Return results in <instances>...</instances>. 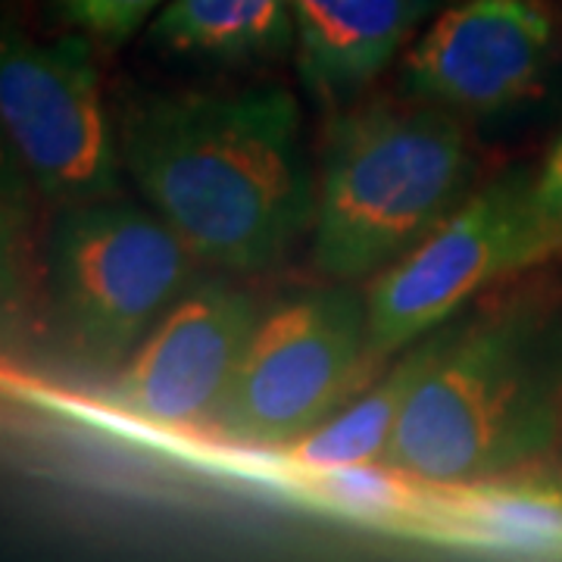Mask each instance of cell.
<instances>
[{
	"mask_svg": "<svg viewBox=\"0 0 562 562\" xmlns=\"http://www.w3.org/2000/svg\"><path fill=\"white\" fill-rule=\"evenodd\" d=\"M116 132L140 198L201 262L266 272L310 232L316 179L288 88L138 94Z\"/></svg>",
	"mask_w": 562,
	"mask_h": 562,
	"instance_id": "cell-1",
	"label": "cell"
},
{
	"mask_svg": "<svg viewBox=\"0 0 562 562\" xmlns=\"http://www.w3.org/2000/svg\"><path fill=\"white\" fill-rule=\"evenodd\" d=\"M562 431V297L528 288L457 319L382 453L406 479L465 487L528 469Z\"/></svg>",
	"mask_w": 562,
	"mask_h": 562,
	"instance_id": "cell-2",
	"label": "cell"
},
{
	"mask_svg": "<svg viewBox=\"0 0 562 562\" xmlns=\"http://www.w3.org/2000/svg\"><path fill=\"white\" fill-rule=\"evenodd\" d=\"M472 179L475 154L457 113L422 101L344 106L322 140L316 269L338 281L379 276L472 194Z\"/></svg>",
	"mask_w": 562,
	"mask_h": 562,
	"instance_id": "cell-3",
	"label": "cell"
},
{
	"mask_svg": "<svg viewBox=\"0 0 562 562\" xmlns=\"http://www.w3.org/2000/svg\"><path fill=\"white\" fill-rule=\"evenodd\" d=\"M194 260L154 210L113 198L66 203L54 216L44 254L57 341L94 375L120 372L198 281Z\"/></svg>",
	"mask_w": 562,
	"mask_h": 562,
	"instance_id": "cell-4",
	"label": "cell"
},
{
	"mask_svg": "<svg viewBox=\"0 0 562 562\" xmlns=\"http://www.w3.org/2000/svg\"><path fill=\"white\" fill-rule=\"evenodd\" d=\"M553 260L538 176L506 169L369 284V366L450 322L487 284Z\"/></svg>",
	"mask_w": 562,
	"mask_h": 562,
	"instance_id": "cell-5",
	"label": "cell"
},
{
	"mask_svg": "<svg viewBox=\"0 0 562 562\" xmlns=\"http://www.w3.org/2000/svg\"><path fill=\"white\" fill-rule=\"evenodd\" d=\"M366 366V294L347 284L291 294L260 319L210 428L244 447L297 443L335 416Z\"/></svg>",
	"mask_w": 562,
	"mask_h": 562,
	"instance_id": "cell-6",
	"label": "cell"
},
{
	"mask_svg": "<svg viewBox=\"0 0 562 562\" xmlns=\"http://www.w3.org/2000/svg\"><path fill=\"white\" fill-rule=\"evenodd\" d=\"M0 120L16 160L57 206L120 191V132L103 101L101 69L81 35H3Z\"/></svg>",
	"mask_w": 562,
	"mask_h": 562,
	"instance_id": "cell-7",
	"label": "cell"
},
{
	"mask_svg": "<svg viewBox=\"0 0 562 562\" xmlns=\"http://www.w3.org/2000/svg\"><path fill=\"white\" fill-rule=\"evenodd\" d=\"M260 319L238 284L194 281L116 372L106 403L166 428L213 425Z\"/></svg>",
	"mask_w": 562,
	"mask_h": 562,
	"instance_id": "cell-8",
	"label": "cell"
},
{
	"mask_svg": "<svg viewBox=\"0 0 562 562\" xmlns=\"http://www.w3.org/2000/svg\"><path fill=\"white\" fill-rule=\"evenodd\" d=\"M553 41L547 0H462L406 50L403 88L457 116L503 113L538 91Z\"/></svg>",
	"mask_w": 562,
	"mask_h": 562,
	"instance_id": "cell-9",
	"label": "cell"
},
{
	"mask_svg": "<svg viewBox=\"0 0 562 562\" xmlns=\"http://www.w3.org/2000/svg\"><path fill=\"white\" fill-rule=\"evenodd\" d=\"M435 0H291L294 63L319 106H350L413 38Z\"/></svg>",
	"mask_w": 562,
	"mask_h": 562,
	"instance_id": "cell-10",
	"label": "cell"
},
{
	"mask_svg": "<svg viewBox=\"0 0 562 562\" xmlns=\"http://www.w3.org/2000/svg\"><path fill=\"white\" fill-rule=\"evenodd\" d=\"M147 41L169 57L210 63H279L294 57L291 0H166Z\"/></svg>",
	"mask_w": 562,
	"mask_h": 562,
	"instance_id": "cell-11",
	"label": "cell"
},
{
	"mask_svg": "<svg viewBox=\"0 0 562 562\" xmlns=\"http://www.w3.org/2000/svg\"><path fill=\"white\" fill-rule=\"evenodd\" d=\"M453 325H457V316L401 350V357L387 369V375H382L362 397L344 406L341 413H335L331 419L322 422L316 431H310L306 438L294 443V457L319 472L347 465V462L382 460L406 403L425 379L428 366L443 350Z\"/></svg>",
	"mask_w": 562,
	"mask_h": 562,
	"instance_id": "cell-12",
	"label": "cell"
},
{
	"mask_svg": "<svg viewBox=\"0 0 562 562\" xmlns=\"http://www.w3.org/2000/svg\"><path fill=\"white\" fill-rule=\"evenodd\" d=\"M460 491L457 516L479 541L516 553L562 557V472L560 479L535 482L503 475Z\"/></svg>",
	"mask_w": 562,
	"mask_h": 562,
	"instance_id": "cell-13",
	"label": "cell"
},
{
	"mask_svg": "<svg viewBox=\"0 0 562 562\" xmlns=\"http://www.w3.org/2000/svg\"><path fill=\"white\" fill-rule=\"evenodd\" d=\"M403 472L384 460H362L322 469V491L328 501H335L347 513L357 516H387L406 503Z\"/></svg>",
	"mask_w": 562,
	"mask_h": 562,
	"instance_id": "cell-14",
	"label": "cell"
},
{
	"mask_svg": "<svg viewBox=\"0 0 562 562\" xmlns=\"http://www.w3.org/2000/svg\"><path fill=\"white\" fill-rule=\"evenodd\" d=\"M162 3L166 0H60L63 13L103 44L132 38L144 22L157 16Z\"/></svg>",
	"mask_w": 562,
	"mask_h": 562,
	"instance_id": "cell-15",
	"label": "cell"
},
{
	"mask_svg": "<svg viewBox=\"0 0 562 562\" xmlns=\"http://www.w3.org/2000/svg\"><path fill=\"white\" fill-rule=\"evenodd\" d=\"M538 206L553 257H562V138L553 144L550 157L538 172Z\"/></svg>",
	"mask_w": 562,
	"mask_h": 562,
	"instance_id": "cell-16",
	"label": "cell"
},
{
	"mask_svg": "<svg viewBox=\"0 0 562 562\" xmlns=\"http://www.w3.org/2000/svg\"><path fill=\"white\" fill-rule=\"evenodd\" d=\"M557 460H560V472H562V431H560V441H557Z\"/></svg>",
	"mask_w": 562,
	"mask_h": 562,
	"instance_id": "cell-17",
	"label": "cell"
}]
</instances>
